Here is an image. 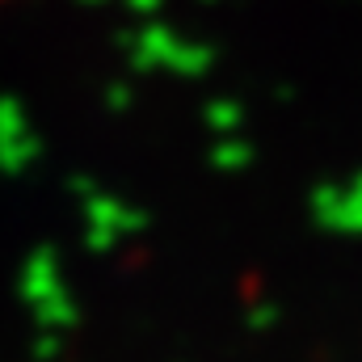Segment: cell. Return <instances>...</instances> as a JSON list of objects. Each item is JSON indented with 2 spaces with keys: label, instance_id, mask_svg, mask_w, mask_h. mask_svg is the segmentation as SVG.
<instances>
[{
  "label": "cell",
  "instance_id": "1",
  "mask_svg": "<svg viewBox=\"0 0 362 362\" xmlns=\"http://www.w3.org/2000/svg\"><path fill=\"white\" fill-rule=\"evenodd\" d=\"M13 4H25V0H0V8H13Z\"/></svg>",
  "mask_w": 362,
  "mask_h": 362
}]
</instances>
